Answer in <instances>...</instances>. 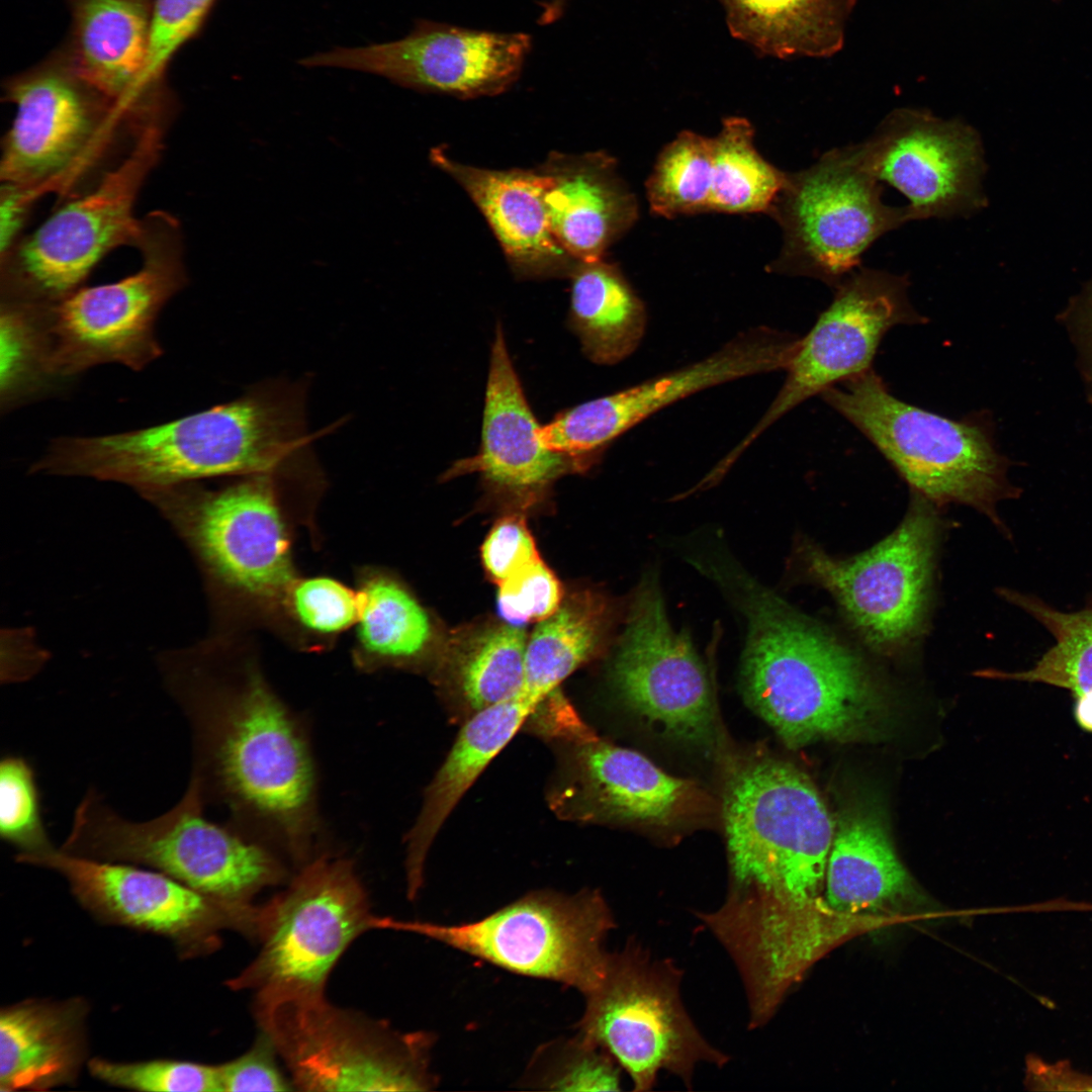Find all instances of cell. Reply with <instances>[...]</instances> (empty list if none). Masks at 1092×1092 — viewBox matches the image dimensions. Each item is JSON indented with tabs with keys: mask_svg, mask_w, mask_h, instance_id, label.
I'll return each instance as SVG.
<instances>
[{
	"mask_svg": "<svg viewBox=\"0 0 1092 1092\" xmlns=\"http://www.w3.org/2000/svg\"><path fill=\"white\" fill-rule=\"evenodd\" d=\"M235 639L163 666L190 732L189 783L225 811V825L296 871L329 849L309 733Z\"/></svg>",
	"mask_w": 1092,
	"mask_h": 1092,
	"instance_id": "6da1fadb",
	"label": "cell"
},
{
	"mask_svg": "<svg viewBox=\"0 0 1092 1092\" xmlns=\"http://www.w3.org/2000/svg\"><path fill=\"white\" fill-rule=\"evenodd\" d=\"M308 379L264 380L231 401L165 424L56 439L33 471L122 482L141 493L204 478L272 472L313 453Z\"/></svg>",
	"mask_w": 1092,
	"mask_h": 1092,
	"instance_id": "7a4b0ae2",
	"label": "cell"
},
{
	"mask_svg": "<svg viewBox=\"0 0 1092 1092\" xmlns=\"http://www.w3.org/2000/svg\"><path fill=\"white\" fill-rule=\"evenodd\" d=\"M699 569L745 616L743 694L788 746L851 741L873 731L883 694L859 655L731 558L711 551Z\"/></svg>",
	"mask_w": 1092,
	"mask_h": 1092,
	"instance_id": "3957f363",
	"label": "cell"
},
{
	"mask_svg": "<svg viewBox=\"0 0 1092 1092\" xmlns=\"http://www.w3.org/2000/svg\"><path fill=\"white\" fill-rule=\"evenodd\" d=\"M195 482L144 493L194 551L229 626L275 633L282 603L299 575L293 544L308 525L326 481L316 459L272 472Z\"/></svg>",
	"mask_w": 1092,
	"mask_h": 1092,
	"instance_id": "277c9868",
	"label": "cell"
},
{
	"mask_svg": "<svg viewBox=\"0 0 1092 1092\" xmlns=\"http://www.w3.org/2000/svg\"><path fill=\"white\" fill-rule=\"evenodd\" d=\"M723 813L731 889L722 906L698 916L733 946L767 936L821 900L835 825L809 778L769 757L736 768Z\"/></svg>",
	"mask_w": 1092,
	"mask_h": 1092,
	"instance_id": "5b68a950",
	"label": "cell"
},
{
	"mask_svg": "<svg viewBox=\"0 0 1092 1092\" xmlns=\"http://www.w3.org/2000/svg\"><path fill=\"white\" fill-rule=\"evenodd\" d=\"M196 787L147 820L117 812L95 787L77 805L60 848L67 853L152 869L217 900L254 906L262 890L288 882L290 864L267 846L205 815ZM292 869V868H291Z\"/></svg>",
	"mask_w": 1092,
	"mask_h": 1092,
	"instance_id": "8992f818",
	"label": "cell"
},
{
	"mask_svg": "<svg viewBox=\"0 0 1092 1092\" xmlns=\"http://www.w3.org/2000/svg\"><path fill=\"white\" fill-rule=\"evenodd\" d=\"M824 401L859 431L899 475L932 504H961L1003 534L998 504L1020 494L1007 478L987 421L953 420L897 398L873 368L832 386Z\"/></svg>",
	"mask_w": 1092,
	"mask_h": 1092,
	"instance_id": "52a82bcc",
	"label": "cell"
},
{
	"mask_svg": "<svg viewBox=\"0 0 1092 1092\" xmlns=\"http://www.w3.org/2000/svg\"><path fill=\"white\" fill-rule=\"evenodd\" d=\"M5 93L15 114L2 141L1 181L37 198L86 193L109 171L121 141L139 132L63 52L9 79Z\"/></svg>",
	"mask_w": 1092,
	"mask_h": 1092,
	"instance_id": "ba28073f",
	"label": "cell"
},
{
	"mask_svg": "<svg viewBox=\"0 0 1092 1092\" xmlns=\"http://www.w3.org/2000/svg\"><path fill=\"white\" fill-rule=\"evenodd\" d=\"M142 266L119 281L80 287L41 309L49 376L70 377L105 363L134 370L162 355L155 325L187 282L181 225L155 210L142 218Z\"/></svg>",
	"mask_w": 1092,
	"mask_h": 1092,
	"instance_id": "9c48e42d",
	"label": "cell"
},
{
	"mask_svg": "<svg viewBox=\"0 0 1092 1092\" xmlns=\"http://www.w3.org/2000/svg\"><path fill=\"white\" fill-rule=\"evenodd\" d=\"M371 912L353 859L330 849L295 871L259 906L256 958L226 985L256 995L325 994L333 968L362 933L390 928Z\"/></svg>",
	"mask_w": 1092,
	"mask_h": 1092,
	"instance_id": "30bf717a",
	"label": "cell"
},
{
	"mask_svg": "<svg viewBox=\"0 0 1092 1092\" xmlns=\"http://www.w3.org/2000/svg\"><path fill=\"white\" fill-rule=\"evenodd\" d=\"M256 1019L307 1091H423L428 1034H400L380 1021L338 1008L325 994L256 995Z\"/></svg>",
	"mask_w": 1092,
	"mask_h": 1092,
	"instance_id": "8fae6325",
	"label": "cell"
},
{
	"mask_svg": "<svg viewBox=\"0 0 1092 1092\" xmlns=\"http://www.w3.org/2000/svg\"><path fill=\"white\" fill-rule=\"evenodd\" d=\"M169 124L135 135L128 152L86 193L55 211L1 255V298L54 304L75 290L95 265L122 246L135 247L139 194L160 161Z\"/></svg>",
	"mask_w": 1092,
	"mask_h": 1092,
	"instance_id": "7c38bea8",
	"label": "cell"
},
{
	"mask_svg": "<svg viewBox=\"0 0 1092 1092\" xmlns=\"http://www.w3.org/2000/svg\"><path fill=\"white\" fill-rule=\"evenodd\" d=\"M682 972L630 939L609 952L604 976L586 995L579 1036L609 1053L635 1091L650 1090L660 1071L691 1088L696 1067H723L729 1057L712 1045L686 1010Z\"/></svg>",
	"mask_w": 1092,
	"mask_h": 1092,
	"instance_id": "4fadbf2b",
	"label": "cell"
},
{
	"mask_svg": "<svg viewBox=\"0 0 1092 1092\" xmlns=\"http://www.w3.org/2000/svg\"><path fill=\"white\" fill-rule=\"evenodd\" d=\"M882 192L861 143L788 174L768 211L784 235L776 269L836 287L880 237L912 220L906 205L886 204Z\"/></svg>",
	"mask_w": 1092,
	"mask_h": 1092,
	"instance_id": "5bb4252c",
	"label": "cell"
},
{
	"mask_svg": "<svg viewBox=\"0 0 1092 1092\" xmlns=\"http://www.w3.org/2000/svg\"><path fill=\"white\" fill-rule=\"evenodd\" d=\"M615 919L598 891L532 892L470 923L399 921L418 933L517 974L560 982L586 995L604 976V943Z\"/></svg>",
	"mask_w": 1092,
	"mask_h": 1092,
	"instance_id": "9a60e30c",
	"label": "cell"
},
{
	"mask_svg": "<svg viewBox=\"0 0 1092 1092\" xmlns=\"http://www.w3.org/2000/svg\"><path fill=\"white\" fill-rule=\"evenodd\" d=\"M899 527L871 549L837 558L802 541V573L831 594L874 649L894 653L922 632L928 608L938 522L932 503L913 492Z\"/></svg>",
	"mask_w": 1092,
	"mask_h": 1092,
	"instance_id": "2e32d148",
	"label": "cell"
},
{
	"mask_svg": "<svg viewBox=\"0 0 1092 1092\" xmlns=\"http://www.w3.org/2000/svg\"><path fill=\"white\" fill-rule=\"evenodd\" d=\"M15 858L59 874L96 919L168 938L183 959L216 950L223 930L254 935L258 905L217 900L152 869L80 857L56 846Z\"/></svg>",
	"mask_w": 1092,
	"mask_h": 1092,
	"instance_id": "e0dca14e",
	"label": "cell"
},
{
	"mask_svg": "<svg viewBox=\"0 0 1092 1092\" xmlns=\"http://www.w3.org/2000/svg\"><path fill=\"white\" fill-rule=\"evenodd\" d=\"M907 275L859 266L836 287L831 303L799 339L777 396L756 425L721 460L729 469L774 423L814 395L872 368L885 335L928 320L912 305Z\"/></svg>",
	"mask_w": 1092,
	"mask_h": 1092,
	"instance_id": "ac0fdd59",
	"label": "cell"
},
{
	"mask_svg": "<svg viewBox=\"0 0 1092 1092\" xmlns=\"http://www.w3.org/2000/svg\"><path fill=\"white\" fill-rule=\"evenodd\" d=\"M611 677L623 702L677 740L710 742L715 733L711 681L690 636L670 625L655 573L633 594Z\"/></svg>",
	"mask_w": 1092,
	"mask_h": 1092,
	"instance_id": "d6986e66",
	"label": "cell"
},
{
	"mask_svg": "<svg viewBox=\"0 0 1092 1092\" xmlns=\"http://www.w3.org/2000/svg\"><path fill=\"white\" fill-rule=\"evenodd\" d=\"M531 46L530 35L524 32L420 20L401 39L335 49L300 64L363 71L414 90L471 99L510 89L521 75Z\"/></svg>",
	"mask_w": 1092,
	"mask_h": 1092,
	"instance_id": "ffe728a7",
	"label": "cell"
},
{
	"mask_svg": "<svg viewBox=\"0 0 1092 1092\" xmlns=\"http://www.w3.org/2000/svg\"><path fill=\"white\" fill-rule=\"evenodd\" d=\"M797 342L769 328L743 333L696 363L558 414L540 428L541 439L592 467L615 439L665 406L718 384L786 369Z\"/></svg>",
	"mask_w": 1092,
	"mask_h": 1092,
	"instance_id": "44dd1931",
	"label": "cell"
},
{
	"mask_svg": "<svg viewBox=\"0 0 1092 1092\" xmlns=\"http://www.w3.org/2000/svg\"><path fill=\"white\" fill-rule=\"evenodd\" d=\"M861 144L877 178L906 197L912 220L970 215L986 204L981 139L961 120L897 109Z\"/></svg>",
	"mask_w": 1092,
	"mask_h": 1092,
	"instance_id": "7402d4cb",
	"label": "cell"
},
{
	"mask_svg": "<svg viewBox=\"0 0 1092 1092\" xmlns=\"http://www.w3.org/2000/svg\"><path fill=\"white\" fill-rule=\"evenodd\" d=\"M787 179L757 152L752 124L732 116L711 138L680 131L659 153L645 190L651 212L665 218L746 214L768 212Z\"/></svg>",
	"mask_w": 1092,
	"mask_h": 1092,
	"instance_id": "603a6c76",
	"label": "cell"
},
{
	"mask_svg": "<svg viewBox=\"0 0 1092 1092\" xmlns=\"http://www.w3.org/2000/svg\"><path fill=\"white\" fill-rule=\"evenodd\" d=\"M523 392L497 325L484 398L481 443L476 455L456 462L444 479L478 473L487 487L524 504L540 498L559 477L589 468L550 450Z\"/></svg>",
	"mask_w": 1092,
	"mask_h": 1092,
	"instance_id": "cb8c5ba5",
	"label": "cell"
},
{
	"mask_svg": "<svg viewBox=\"0 0 1092 1092\" xmlns=\"http://www.w3.org/2000/svg\"><path fill=\"white\" fill-rule=\"evenodd\" d=\"M70 40L63 51L76 72L136 126L170 121V95L145 84L153 0H69Z\"/></svg>",
	"mask_w": 1092,
	"mask_h": 1092,
	"instance_id": "d4e9b609",
	"label": "cell"
},
{
	"mask_svg": "<svg viewBox=\"0 0 1092 1092\" xmlns=\"http://www.w3.org/2000/svg\"><path fill=\"white\" fill-rule=\"evenodd\" d=\"M430 160L465 190L483 214L518 278H569L579 261L552 232L545 178L538 168L474 167L452 159L442 147L431 150Z\"/></svg>",
	"mask_w": 1092,
	"mask_h": 1092,
	"instance_id": "484cf974",
	"label": "cell"
},
{
	"mask_svg": "<svg viewBox=\"0 0 1092 1092\" xmlns=\"http://www.w3.org/2000/svg\"><path fill=\"white\" fill-rule=\"evenodd\" d=\"M560 805L576 817L668 825L696 809L702 792L632 749L597 737L576 741Z\"/></svg>",
	"mask_w": 1092,
	"mask_h": 1092,
	"instance_id": "4316f807",
	"label": "cell"
},
{
	"mask_svg": "<svg viewBox=\"0 0 1092 1092\" xmlns=\"http://www.w3.org/2000/svg\"><path fill=\"white\" fill-rule=\"evenodd\" d=\"M538 169L552 232L576 261L605 258L638 219L637 199L609 154L553 152Z\"/></svg>",
	"mask_w": 1092,
	"mask_h": 1092,
	"instance_id": "83f0119b",
	"label": "cell"
},
{
	"mask_svg": "<svg viewBox=\"0 0 1092 1092\" xmlns=\"http://www.w3.org/2000/svg\"><path fill=\"white\" fill-rule=\"evenodd\" d=\"M542 702L521 691L471 715L427 787L420 813L404 841L407 895L423 884L425 861L444 822L491 759L535 714Z\"/></svg>",
	"mask_w": 1092,
	"mask_h": 1092,
	"instance_id": "f1b7e54d",
	"label": "cell"
},
{
	"mask_svg": "<svg viewBox=\"0 0 1092 1092\" xmlns=\"http://www.w3.org/2000/svg\"><path fill=\"white\" fill-rule=\"evenodd\" d=\"M82 998L25 1000L0 1012V1090L46 1091L73 1083L87 1056Z\"/></svg>",
	"mask_w": 1092,
	"mask_h": 1092,
	"instance_id": "f546056e",
	"label": "cell"
},
{
	"mask_svg": "<svg viewBox=\"0 0 1092 1092\" xmlns=\"http://www.w3.org/2000/svg\"><path fill=\"white\" fill-rule=\"evenodd\" d=\"M355 582L358 618L352 659L356 668L374 673L421 664L434 639L428 611L386 568L359 567Z\"/></svg>",
	"mask_w": 1092,
	"mask_h": 1092,
	"instance_id": "4dcf8cb0",
	"label": "cell"
},
{
	"mask_svg": "<svg viewBox=\"0 0 1092 1092\" xmlns=\"http://www.w3.org/2000/svg\"><path fill=\"white\" fill-rule=\"evenodd\" d=\"M825 878L826 903L847 917L882 908L911 885L882 818L866 810L837 825Z\"/></svg>",
	"mask_w": 1092,
	"mask_h": 1092,
	"instance_id": "1f68e13d",
	"label": "cell"
},
{
	"mask_svg": "<svg viewBox=\"0 0 1092 1092\" xmlns=\"http://www.w3.org/2000/svg\"><path fill=\"white\" fill-rule=\"evenodd\" d=\"M569 278V324L584 354L601 365L630 356L643 338L647 313L621 270L602 258L578 262Z\"/></svg>",
	"mask_w": 1092,
	"mask_h": 1092,
	"instance_id": "d6a6232c",
	"label": "cell"
},
{
	"mask_svg": "<svg viewBox=\"0 0 1092 1092\" xmlns=\"http://www.w3.org/2000/svg\"><path fill=\"white\" fill-rule=\"evenodd\" d=\"M730 32L779 58L828 57L842 47L854 0H720Z\"/></svg>",
	"mask_w": 1092,
	"mask_h": 1092,
	"instance_id": "836d02e7",
	"label": "cell"
},
{
	"mask_svg": "<svg viewBox=\"0 0 1092 1092\" xmlns=\"http://www.w3.org/2000/svg\"><path fill=\"white\" fill-rule=\"evenodd\" d=\"M998 593L1039 623L1054 643L1025 670H989L985 674L1068 691L1074 699L1077 724L1092 733V596L1081 609L1067 612L1033 594L1006 587Z\"/></svg>",
	"mask_w": 1092,
	"mask_h": 1092,
	"instance_id": "e575fe53",
	"label": "cell"
},
{
	"mask_svg": "<svg viewBox=\"0 0 1092 1092\" xmlns=\"http://www.w3.org/2000/svg\"><path fill=\"white\" fill-rule=\"evenodd\" d=\"M612 617L608 600L581 590L536 626L527 640L522 691L543 702L600 651Z\"/></svg>",
	"mask_w": 1092,
	"mask_h": 1092,
	"instance_id": "d590c367",
	"label": "cell"
},
{
	"mask_svg": "<svg viewBox=\"0 0 1092 1092\" xmlns=\"http://www.w3.org/2000/svg\"><path fill=\"white\" fill-rule=\"evenodd\" d=\"M451 639L441 654L440 673H446L469 717L522 691L528 640L523 628L489 624Z\"/></svg>",
	"mask_w": 1092,
	"mask_h": 1092,
	"instance_id": "8d00e7d4",
	"label": "cell"
},
{
	"mask_svg": "<svg viewBox=\"0 0 1092 1092\" xmlns=\"http://www.w3.org/2000/svg\"><path fill=\"white\" fill-rule=\"evenodd\" d=\"M358 597L329 575H298L284 597L276 634L305 651H324L355 626Z\"/></svg>",
	"mask_w": 1092,
	"mask_h": 1092,
	"instance_id": "74e56055",
	"label": "cell"
},
{
	"mask_svg": "<svg viewBox=\"0 0 1092 1092\" xmlns=\"http://www.w3.org/2000/svg\"><path fill=\"white\" fill-rule=\"evenodd\" d=\"M46 369V344L37 304L1 299L2 405L32 391Z\"/></svg>",
	"mask_w": 1092,
	"mask_h": 1092,
	"instance_id": "f35d334b",
	"label": "cell"
},
{
	"mask_svg": "<svg viewBox=\"0 0 1092 1092\" xmlns=\"http://www.w3.org/2000/svg\"><path fill=\"white\" fill-rule=\"evenodd\" d=\"M0 836L17 850L15 856L55 846L42 819L34 769L19 755L8 754L0 762Z\"/></svg>",
	"mask_w": 1092,
	"mask_h": 1092,
	"instance_id": "ab89813d",
	"label": "cell"
},
{
	"mask_svg": "<svg viewBox=\"0 0 1092 1092\" xmlns=\"http://www.w3.org/2000/svg\"><path fill=\"white\" fill-rule=\"evenodd\" d=\"M90 1074L119 1088L147 1092H221L218 1065L179 1060L88 1061Z\"/></svg>",
	"mask_w": 1092,
	"mask_h": 1092,
	"instance_id": "60d3db41",
	"label": "cell"
},
{
	"mask_svg": "<svg viewBox=\"0 0 1092 1092\" xmlns=\"http://www.w3.org/2000/svg\"><path fill=\"white\" fill-rule=\"evenodd\" d=\"M215 0H153L146 87L167 95L166 69L175 54L200 29Z\"/></svg>",
	"mask_w": 1092,
	"mask_h": 1092,
	"instance_id": "b9f144b4",
	"label": "cell"
},
{
	"mask_svg": "<svg viewBox=\"0 0 1092 1092\" xmlns=\"http://www.w3.org/2000/svg\"><path fill=\"white\" fill-rule=\"evenodd\" d=\"M562 602L561 583L541 557L498 584V612L515 626L547 619Z\"/></svg>",
	"mask_w": 1092,
	"mask_h": 1092,
	"instance_id": "7bdbcfd3",
	"label": "cell"
},
{
	"mask_svg": "<svg viewBox=\"0 0 1092 1092\" xmlns=\"http://www.w3.org/2000/svg\"><path fill=\"white\" fill-rule=\"evenodd\" d=\"M555 1056L551 1068L539 1083L551 1090L566 1091H618L620 1074L618 1063L600 1046L589 1043L581 1036L568 1041Z\"/></svg>",
	"mask_w": 1092,
	"mask_h": 1092,
	"instance_id": "ee69618b",
	"label": "cell"
},
{
	"mask_svg": "<svg viewBox=\"0 0 1092 1092\" xmlns=\"http://www.w3.org/2000/svg\"><path fill=\"white\" fill-rule=\"evenodd\" d=\"M480 554L486 574L497 585L540 558L526 520L519 513L504 516L494 523Z\"/></svg>",
	"mask_w": 1092,
	"mask_h": 1092,
	"instance_id": "f6af8a7d",
	"label": "cell"
},
{
	"mask_svg": "<svg viewBox=\"0 0 1092 1092\" xmlns=\"http://www.w3.org/2000/svg\"><path fill=\"white\" fill-rule=\"evenodd\" d=\"M272 1040L260 1032L249 1051L218 1065L221 1091H290L291 1079L282 1073Z\"/></svg>",
	"mask_w": 1092,
	"mask_h": 1092,
	"instance_id": "bcb514c9",
	"label": "cell"
},
{
	"mask_svg": "<svg viewBox=\"0 0 1092 1092\" xmlns=\"http://www.w3.org/2000/svg\"><path fill=\"white\" fill-rule=\"evenodd\" d=\"M1025 1086L1029 1090L1092 1091V1076L1074 1071L1067 1061L1050 1065L1028 1055Z\"/></svg>",
	"mask_w": 1092,
	"mask_h": 1092,
	"instance_id": "7dc6e473",
	"label": "cell"
},
{
	"mask_svg": "<svg viewBox=\"0 0 1092 1092\" xmlns=\"http://www.w3.org/2000/svg\"><path fill=\"white\" fill-rule=\"evenodd\" d=\"M37 197L22 187L2 183L0 192L1 255L20 239V230Z\"/></svg>",
	"mask_w": 1092,
	"mask_h": 1092,
	"instance_id": "c3c4849f",
	"label": "cell"
},
{
	"mask_svg": "<svg viewBox=\"0 0 1092 1092\" xmlns=\"http://www.w3.org/2000/svg\"><path fill=\"white\" fill-rule=\"evenodd\" d=\"M1077 323L1080 325L1083 344L1092 362V279L1075 302Z\"/></svg>",
	"mask_w": 1092,
	"mask_h": 1092,
	"instance_id": "681fc988",
	"label": "cell"
},
{
	"mask_svg": "<svg viewBox=\"0 0 1092 1092\" xmlns=\"http://www.w3.org/2000/svg\"><path fill=\"white\" fill-rule=\"evenodd\" d=\"M568 0H549L540 15V23L548 24L557 20L563 13Z\"/></svg>",
	"mask_w": 1092,
	"mask_h": 1092,
	"instance_id": "f907efd6",
	"label": "cell"
}]
</instances>
